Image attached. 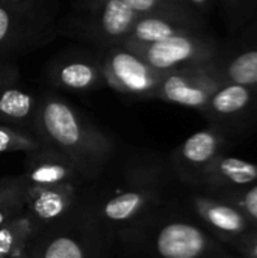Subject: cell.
<instances>
[{"label":"cell","mask_w":257,"mask_h":258,"mask_svg":"<svg viewBox=\"0 0 257 258\" xmlns=\"http://www.w3.org/2000/svg\"><path fill=\"white\" fill-rule=\"evenodd\" d=\"M100 62L106 86L139 98L151 100L164 76L124 45L106 48Z\"/></svg>","instance_id":"cell-8"},{"label":"cell","mask_w":257,"mask_h":258,"mask_svg":"<svg viewBox=\"0 0 257 258\" xmlns=\"http://www.w3.org/2000/svg\"><path fill=\"white\" fill-rule=\"evenodd\" d=\"M38 228L33 221L26 215H20L15 219L0 227V258H15L21 255L35 236Z\"/></svg>","instance_id":"cell-20"},{"label":"cell","mask_w":257,"mask_h":258,"mask_svg":"<svg viewBox=\"0 0 257 258\" xmlns=\"http://www.w3.org/2000/svg\"><path fill=\"white\" fill-rule=\"evenodd\" d=\"M21 178L27 186H82L88 181L71 160L47 145L27 153Z\"/></svg>","instance_id":"cell-14"},{"label":"cell","mask_w":257,"mask_h":258,"mask_svg":"<svg viewBox=\"0 0 257 258\" xmlns=\"http://www.w3.org/2000/svg\"><path fill=\"white\" fill-rule=\"evenodd\" d=\"M201 23L164 17V15H139L133 24L126 41L132 42H158L168 39L171 36L203 32Z\"/></svg>","instance_id":"cell-18"},{"label":"cell","mask_w":257,"mask_h":258,"mask_svg":"<svg viewBox=\"0 0 257 258\" xmlns=\"http://www.w3.org/2000/svg\"><path fill=\"white\" fill-rule=\"evenodd\" d=\"M32 132L71 160L88 181L95 180L115 154L114 139L58 95L38 98Z\"/></svg>","instance_id":"cell-1"},{"label":"cell","mask_w":257,"mask_h":258,"mask_svg":"<svg viewBox=\"0 0 257 258\" xmlns=\"http://www.w3.org/2000/svg\"><path fill=\"white\" fill-rule=\"evenodd\" d=\"M132 11L139 15H164L173 18L189 20L195 23H201V18L192 12L177 8L176 5L170 3L168 0H120Z\"/></svg>","instance_id":"cell-22"},{"label":"cell","mask_w":257,"mask_h":258,"mask_svg":"<svg viewBox=\"0 0 257 258\" xmlns=\"http://www.w3.org/2000/svg\"><path fill=\"white\" fill-rule=\"evenodd\" d=\"M214 62L164 73L151 100L174 103L203 112L215 91L224 85Z\"/></svg>","instance_id":"cell-9"},{"label":"cell","mask_w":257,"mask_h":258,"mask_svg":"<svg viewBox=\"0 0 257 258\" xmlns=\"http://www.w3.org/2000/svg\"><path fill=\"white\" fill-rule=\"evenodd\" d=\"M162 168L145 162L130 168L123 181L97 197L83 210L105 233L126 234L153 218L161 203Z\"/></svg>","instance_id":"cell-2"},{"label":"cell","mask_w":257,"mask_h":258,"mask_svg":"<svg viewBox=\"0 0 257 258\" xmlns=\"http://www.w3.org/2000/svg\"><path fill=\"white\" fill-rule=\"evenodd\" d=\"M214 67L224 83L257 89V48H247L229 57L220 56Z\"/></svg>","instance_id":"cell-19"},{"label":"cell","mask_w":257,"mask_h":258,"mask_svg":"<svg viewBox=\"0 0 257 258\" xmlns=\"http://www.w3.org/2000/svg\"><path fill=\"white\" fill-rule=\"evenodd\" d=\"M138 17L120 0H76L61 20V33L106 50L126 41Z\"/></svg>","instance_id":"cell-4"},{"label":"cell","mask_w":257,"mask_h":258,"mask_svg":"<svg viewBox=\"0 0 257 258\" xmlns=\"http://www.w3.org/2000/svg\"><path fill=\"white\" fill-rule=\"evenodd\" d=\"M26 213L24 206V190L21 194L12 195L3 201H0V227L15 219L17 216Z\"/></svg>","instance_id":"cell-25"},{"label":"cell","mask_w":257,"mask_h":258,"mask_svg":"<svg viewBox=\"0 0 257 258\" xmlns=\"http://www.w3.org/2000/svg\"><path fill=\"white\" fill-rule=\"evenodd\" d=\"M201 113L212 127L227 136L242 133L257 121V89L224 83L215 91Z\"/></svg>","instance_id":"cell-10"},{"label":"cell","mask_w":257,"mask_h":258,"mask_svg":"<svg viewBox=\"0 0 257 258\" xmlns=\"http://www.w3.org/2000/svg\"><path fill=\"white\" fill-rule=\"evenodd\" d=\"M232 29L239 27L256 8L257 0H221Z\"/></svg>","instance_id":"cell-24"},{"label":"cell","mask_w":257,"mask_h":258,"mask_svg":"<svg viewBox=\"0 0 257 258\" xmlns=\"http://www.w3.org/2000/svg\"><path fill=\"white\" fill-rule=\"evenodd\" d=\"M124 236H139L156 258H227L218 240L186 219H148Z\"/></svg>","instance_id":"cell-5"},{"label":"cell","mask_w":257,"mask_h":258,"mask_svg":"<svg viewBox=\"0 0 257 258\" xmlns=\"http://www.w3.org/2000/svg\"><path fill=\"white\" fill-rule=\"evenodd\" d=\"M256 181L257 163L226 156L223 153L204 171L198 187H203L212 195H223L244 190Z\"/></svg>","instance_id":"cell-16"},{"label":"cell","mask_w":257,"mask_h":258,"mask_svg":"<svg viewBox=\"0 0 257 258\" xmlns=\"http://www.w3.org/2000/svg\"><path fill=\"white\" fill-rule=\"evenodd\" d=\"M189 204L195 216L215 239L233 245L254 227L248 218L230 201L212 194H194Z\"/></svg>","instance_id":"cell-13"},{"label":"cell","mask_w":257,"mask_h":258,"mask_svg":"<svg viewBox=\"0 0 257 258\" xmlns=\"http://www.w3.org/2000/svg\"><path fill=\"white\" fill-rule=\"evenodd\" d=\"M61 33L56 0H0V59L29 53Z\"/></svg>","instance_id":"cell-3"},{"label":"cell","mask_w":257,"mask_h":258,"mask_svg":"<svg viewBox=\"0 0 257 258\" xmlns=\"http://www.w3.org/2000/svg\"><path fill=\"white\" fill-rule=\"evenodd\" d=\"M121 45L127 47L162 73L208 65L221 56V48L217 41L203 32L177 35L148 44L124 41Z\"/></svg>","instance_id":"cell-7"},{"label":"cell","mask_w":257,"mask_h":258,"mask_svg":"<svg viewBox=\"0 0 257 258\" xmlns=\"http://www.w3.org/2000/svg\"><path fill=\"white\" fill-rule=\"evenodd\" d=\"M15 258H35L33 257V254H32V251H30V248H27L21 255H18V257H15Z\"/></svg>","instance_id":"cell-30"},{"label":"cell","mask_w":257,"mask_h":258,"mask_svg":"<svg viewBox=\"0 0 257 258\" xmlns=\"http://www.w3.org/2000/svg\"><path fill=\"white\" fill-rule=\"evenodd\" d=\"M80 186H27L24 187L26 215L38 231L50 228L68 219L80 209Z\"/></svg>","instance_id":"cell-12"},{"label":"cell","mask_w":257,"mask_h":258,"mask_svg":"<svg viewBox=\"0 0 257 258\" xmlns=\"http://www.w3.org/2000/svg\"><path fill=\"white\" fill-rule=\"evenodd\" d=\"M186 2L192 8V11L200 17L209 14V11L212 9V6L215 3V0H186Z\"/></svg>","instance_id":"cell-28"},{"label":"cell","mask_w":257,"mask_h":258,"mask_svg":"<svg viewBox=\"0 0 257 258\" xmlns=\"http://www.w3.org/2000/svg\"><path fill=\"white\" fill-rule=\"evenodd\" d=\"M168 2H170V3H173V5H176V6H177V8H180V9H185V11H188V12H192V14H195L186 0H168ZM195 15H197V14H195ZM198 17H200V15H198ZM200 18H201V17H200Z\"/></svg>","instance_id":"cell-29"},{"label":"cell","mask_w":257,"mask_h":258,"mask_svg":"<svg viewBox=\"0 0 257 258\" xmlns=\"http://www.w3.org/2000/svg\"><path fill=\"white\" fill-rule=\"evenodd\" d=\"M229 136L217 127L209 125L185 139L171 154L176 174L188 184L198 186L209 165L224 153Z\"/></svg>","instance_id":"cell-11"},{"label":"cell","mask_w":257,"mask_h":258,"mask_svg":"<svg viewBox=\"0 0 257 258\" xmlns=\"http://www.w3.org/2000/svg\"><path fill=\"white\" fill-rule=\"evenodd\" d=\"M55 86L68 91H94L106 86L100 59L91 56H70L56 60L48 70Z\"/></svg>","instance_id":"cell-17"},{"label":"cell","mask_w":257,"mask_h":258,"mask_svg":"<svg viewBox=\"0 0 257 258\" xmlns=\"http://www.w3.org/2000/svg\"><path fill=\"white\" fill-rule=\"evenodd\" d=\"M24 187H26V183L21 178V175L0 178V201L9 198L12 195L21 194L24 190Z\"/></svg>","instance_id":"cell-27"},{"label":"cell","mask_w":257,"mask_h":258,"mask_svg":"<svg viewBox=\"0 0 257 258\" xmlns=\"http://www.w3.org/2000/svg\"><path fill=\"white\" fill-rule=\"evenodd\" d=\"M221 197L232 204H235L253 224V227L257 228V181L251 184L250 187L239 190V192H232V194H223L217 195Z\"/></svg>","instance_id":"cell-23"},{"label":"cell","mask_w":257,"mask_h":258,"mask_svg":"<svg viewBox=\"0 0 257 258\" xmlns=\"http://www.w3.org/2000/svg\"><path fill=\"white\" fill-rule=\"evenodd\" d=\"M232 248L242 258H257V228L242 236L232 245Z\"/></svg>","instance_id":"cell-26"},{"label":"cell","mask_w":257,"mask_h":258,"mask_svg":"<svg viewBox=\"0 0 257 258\" xmlns=\"http://www.w3.org/2000/svg\"><path fill=\"white\" fill-rule=\"evenodd\" d=\"M106 236L79 209L58 225L38 231L29 245L35 258H101Z\"/></svg>","instance_id":"cell-6"},{"label":"cell","mask_w":257,"mask_h":258,"mask_svg":"<svg viewBox=\"0 0 257 258\" xmlns=\"http://www.w3.org/2000/svg\"><path fill=\"white\" fill-rule=\"evenodd\" d=\"M44 144L38 136L23 127L0 124V153H32Z\"/></svg>","instance_id":"cell-21"},{"label":"cell","mask_w":257,"mask_h":258,"mask_svg":"<svg viewBox=\"0 0 257 258\" xmlns=\"http://www.w3.org/2000/svg\"><path fill=\"white\" fill-rule=\"evenodd\" d=\"M38 98L21 88L18 70L0 60V124L23 127L32 132Z\"/></svg>","instance_id":"cell-15"}]
</instances>
